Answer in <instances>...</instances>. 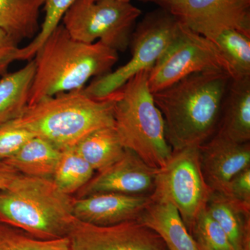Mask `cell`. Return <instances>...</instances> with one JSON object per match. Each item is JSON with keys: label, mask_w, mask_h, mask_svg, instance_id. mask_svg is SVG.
I'll return each instance as SVG.
<instances>
[{"label": "cell", "mask_w": 250, "mask_h": 250, "mask_svg": "<svg viewBox=\"0 0 250 250\" xmlns=\"http://www.w3.org/2000/svg\"><path fill=\"white\" fill-rule=\"evenodd\" d=\"M19 49L18 44L0 29V78L7 73L9 65L17 61Z\"/></svg>", "instance_id": "obj_29"}, {"label": "cell", "mask_w": 250, "mask_h": 250, "mask_svg": "<svg viewBox=\"0 0 250 250\" xmlns=\"http://www.w3.org/2000/svg\"><path fill=\"white\" fill-rule=\"evenodd\" d=\"M21 175L12 166L0 161V190L9 187Z\"/></svg>", "instance_id": "obj_30"}, {"label": "cell", "mask_w": 250, "mask_h": 250, "mask_svg": "<svg viewBox=\"0 0 250 250\" xmlns=\"http://www.w3.org/2000/svg\"><path fill=\"white\" fill-rule=\"evenodd\" d=\"M197 245H198L199 248H200V250H212L209 249V248H207V247L202 246V245L198 244V243H197Z\"/></svg>", "instance_id": "obj_32"}, {"label": "cell", "mask_w": 250, "mask_h": 250, "mask_svg": "<svg viewBox=\"0 0 250 250\" xmlns=\"http://www.w3.org/2000/svg\"><path fill=\"white\" fill-rule=\"evenodd\" d=\"M223 192L236 200L250 203V167L235 175Z\"/></svg>", "instance_id": "obj_28"}, {"label": "cell", "mask_w": 250, "mask_h": 250, "mask_svg": "<svg viewBox=\"0 0 250 250\" xmlns=\"http://www.w3.org/2000/svg\"><path fill=\"white\" fill-rule=\"evenodd\" d=\"M205 71L225 72L232 78L229 64L217 46L181 23L178 36L149 70L148 85L154 93L188 75Z\"/></svg>", "instance_id": "obj_9"}, {"label": "cell", "mask_w": 250, "mask_h": 250, "mask_svg": "<svg viewBox=\"0 0 250 250\" xmlns=\"http://www.w3.org/2000/svg\"><path fill=\"white\" fill-rule=\"evenodd\" d=\"M231 80L225 72H197L152 93L172 151L199 147L215 134Z\"/></svg>", "instance_id": "obj_1"}, {"label": "cell", "mask_w": 250, "mask_h": 250, "mask_svg": "<svg viewBox=\"0 0 250 250\" xmlns=\"http://www.w3.org/2000/svg\"><path fill=\"white\" fill-rule=\"evenodd\" d=\"M9 123L62 151L95 130L114 126V98H93L83 89L58 94L29 105Z\"/></svg>", "instance_id": "obj_3"}, {"label": "cell", "mask_w": 250, "mask_h": 250, "mask_svg": "<svg viewBox=\"0 0 250 250\" xmlns=\"http://www.w3.org/2000/svg\"><path fill=\"white\" fill-rule=\"evenodd\" d=\"M181 23L168 10L146 15L131 36V58L123 66L92 81L83 91L95 99H104L139 72L150 70L178 36Z\"/></svg>", "instance_id": "obj_6"}, {"label": "cell", "mask_w": 250, "mask_h": 250, "mask_svg": "<svg viewBox=\"0 0 250 250\" xmlns=\"http://www.w3.org/2000/svg\"><path fill=\"white\" fill-rule=\"evenodd\" d=\"M164 9L208 40L230 29L250 36V0H174Z\"/></svg>", "instance_id": "obj_10"}, {"label": "cell", "mask_w": 250, "mask_h": 250, "mask_svg": "<svg viewBox=\"0 0 250 250\" xmlns=\"http://www.w3.org/2000/svg\"><path fill=\"white\" fill-rule=\"evenodd\" d=\"M158 170L148 166L132 151L126 149L119 160L94 174L75 197L81 198L102 192L150 195Z\"/></svg>", "instance_id": "obj_12"}, {"label": "cell", "mask_w": 250, "mask_h": 250, "mask_svg": "<svg viewBox=\"0 0 250 250\" xmlns=\"http://www.w3.org/2000/svg\"><path fill=\"white\" fill-rule=\"evenodd\" d=\"M235 250H250V203L223 192H212L207 206Z\"/></svg>", "instance_id": "obj_16"}, {"label": "cell", "mask_w": 250, "mask_h": 250, "mask_svg": "<svg viewBox=\"0 0 250 250\" xmlns=\"http://www.w3.org/2000/svg\"><path fill=\"white\" fill-rule=\"evenodd\" d=\"M45 0H0V29L18 44L40 31L39 15Z\"/></svg>", "instance_id": "obj_19"}, {"label": "cell", "mask_w": 250, "mask_h": 250, "mask_svg": "<svg viewBox=\"0 0 250 250\" xmlns=\"http://www.w3.org/2000/svg\"><path fill=\"white\" fill-rule=\"evenodd\" d=\"M141 11L130 2L118 0H75L62 18V24L75 40L100 41L117 52L131 42Z\"/></svg>", "instance_id": "obj_7"}, {"label": "cell", "mask_w": 250, "mask_h": 250, "mask_svg": "<svg viewBox=\"0 0 250 250\" xmlns=\"http://www.w3.org/2000/svg\"><path fill=\"white\" fill-rule=\"evenodd\" d=\"M34 58L35 74L28 106L58 94L83 89L92 77L111 72L118 52L100 41L85 43L75 40L60 24Z\"/></svg>", "instance_id": "obj_2"}, {"label": "cell", "mask_w": 250, "mask_h": 250, "mask_svg": "<svg viewBox=\"0 0 250 250\" xmlns=\"http://www.w3.org/2000/svg\"><path fill=\"white\" fill-rule=\"evenodd\" d=\"M138 221L157 233L168 250H200L172 204L152 201Z\"/></svg>", "instance_id": "obj_17"}, {"label": "cell", "mask_w": 250, "mask_h": 250, "mask_svg": "<svg viewBox=\"0 0 250 250\" xmlns=\"http://www.w3.org/2000/svg\"><path fill=\"white\" fill-rule=\"evenodd\" d=\"M74 147L97 172L104 170L119 160L126 149L114 126L95 130Z\"/></svg>", "instance_id": "obj_21"}, {"label": "cell", "mask_w": 250, "mask_h": 250, "mask_svg": "<svg viewBox=\"0 0 250 250\" xmlns=\"http://www.w3.org/2000/svg\"><path fill=\"white\" fill-rule=\"evenodd\" d=\"M190 233L198 244L212 250H235L228 236L207 208L194 222Z\"/></svg>", "instance_id": "obj_26"}, {"label": "cell", "mask_w": 250, "mask_h": 250, "mask_svg": "<svg viewBox=\"0 0 250 250\" xmlns=\"http://www.w3.org/2000/svg\"><path fill=\"white\" fill-rule=\"evenodd\" d=\"M35 68L31 59L22 68L0 78V126L18 118L27 107Z\"/></svg>", "instance_id": "obj_20"}, {"label": "cell", "mask_w": 250, "mask_h": 250, "mask_svg": "<svg viewBox=\"0 0 250 250\" xmlns=\"http://www.w3.org/2000/svg\"><path fill=\"white\" fill-rule=\"evenodd\" d=\"M198 150L202 174L213 192L225 191L235 175L250 167V142H235L218 131Z\"/></svg>", "instance_id": "obj_13"}, {"label": "cell", "mask_w": 250, "mask_h": 250, "mask_svg": "<svg viewBox=\"0 0 250 250\" xmlns=\"http://www.w3.org/2000/svg\"><path fill=\"white\" fill-rule=\"evenodd\" d=\"M62 152L48 141L33 136L14 155L3 161L22 175L52 179Z\"/></svg>", "instance_id": "obj_18"}, {"label": "cell", "mask_w": 250, "mask_h": 250, "mask_svg": "<svg viewBox=\"0 0 250 250\" xmlns=\"http://www.w3.org/2000/svg\"><path fill=\"white\" fill-rule=\"evenodd\" d=\"M210 41L228 61L232 72L231 80L250 77V36L236 30L224 31Z\"/></svg>", "instance_id": "obj_23"}, {"label": "cell", "mask_w": 250, "mask_h": 250, "mask_svg": "<svg viewBox=\"0 0 250 250\" xmlns=\"http://www.w3.org/2000/svg\"><path fill=\"white\" fill-rule=\"evenodd\" d=\"M216 131L235 142H250V77L231 80Z\"/></svg>", "instance_id": "obj_15"}, {"label": "cell", "mask_w": 250, "mask_h": 250, "mask_svg": "<svg viewBox=\"0 0 250 250\" xmlns=\"http://www.w3.org/2000/svg\"><path fill=\"white\" fill-rule=\"evenodd\" d=\"M152 1H156V2L162 5L164 8H166L167 5L170 4V3L174 1V0H152Z\"/></svg>", "instance_id": "obj_31"}, {"label": "cell", "mask_w": 250, "mask_h": 250, "mask_svg": "<svg viewBox=\"0 0 250 250\" xmlns=\"http://www.w3.org/2000/svg\"><path fill=\"white\" fill-rule=\"evenodd\" d=\"M75 197L59 190L50 179L21 174L0 190V223L42 240L68 238L77 218Z\"/></svg>", "instance_id": "obj_4"}, {"label": "cell", "mask_w": 250, "mask_h": 250, "mask_svg": "<svg viewBox=\"0 0 250 250\" xmlns=\"http://www.w3.org/2000/svg\"><path fill=\"white\" fill-rule=\"evenodd\" d=\"M118 1H125V2H130V0H118Z\"/></svg>", "instance_id": "obj_33"}, {"label": "cell", "mask_w": 250, "mask_h": 250, "mask_svg": "<svg viewBox=\"0 0 250 250\" xmlns=\"http://www.w3.org/2000/svg\"><path fill=\"white\" fill-rule=\"evenodd\" d=\"M95 172L75 147H72L62 151L52 180L59 190L72 195L89 182Z\"/></svg>", "instance_id": "obj_22"}, {"label": "cell", "mask_w": 250, "mask_h": 250, "mask_svg": "<svg viewBox=\"0 0 250 250\" xmlns=\"http://www.w3.org/2000/svg\"><path fill=\"white\" fill-rule=\"evenodd\" d=\"M0 250H72L69 238L42 240L21 229L0 223Z\"/></svg>", "instance_id": "obj_24"}, {"label": "cell", "mask_w": 250, "mask_h": 250, "mask_svg": "<svg viewBox=\"0 0 250 250\" xmlns=\"http://www.w3.org/2000/svg\"><path fill=\"white\" fill-rule=\"evenodd\" d=\"M152 202L149 195L116 192L93 194L74 200L73 215L83 223L110 226L138 220Z\"/></svg>", "instance_id": "obj_14"}, {"label": "cell", "mask_w": 250, "mask_h": 250, "mask_svg": "<svg viewBox=\"0 0 250 250\" xmlns=\"http://www.w3.org/2000/svg\"><path fill=\"white\" fill-rule=\"evenodd\" d=\"M33 136L26 130L9 123L0 126V161L6 160L14 155Z\"/></svg>", "instance_id": "obj_27"}, {"label": "cell", "mask_w": 250, "mask_h": 250, "mask_svg": "<svg viewBox=\"0 0 250 250\" xmlns=\"http://www.w3.org/2000/svg\"><path fill=\"white\" fill-rule=\"evenodd\" d=\"M212 192L202 174L198 147H190L173 151L167 164L158 170L149 196L153 202L172 204L190 232Z\"/></svg>", "instance_id": "obj_8"}, {"label": "cell", "mask_w": 250, "mask_h": 250, "mask_svg": "<svg viewBox=\"0 0 250 250\" xmlns=\"http://www.w3.org/2000/svg\"><path fill=\"white\" fill-rule=\"evenodd\" d=\"M75 0H45L44 3L45 18L41 25L38 35L28 45L20 47L18 61H30L34 58L36 52L45 42L49 34L59 24L64 15L73 4Z\"/></svg>", "instance_id": "obj_25"}, {"label": "cell", "mask_w": 250, "mask_h": 250, "mask_svg": "<svg viewBox=\"0 0 250 250\" xmlns=\"http://www.w3.org/2000/svg\"><path fill=\"white\" fill-rule=\"evenodd\" d=\"M149 72H139L112 93L114 128L125 149L134 152L150 167L161 169L173 151L166 139L164 118L149 90Z\"/></svg>", "instance_id": "obj_5"}, {"label": "cell", "mask_w": 250, "mask_h": 250, "mask_svg": "<svg viewBox=\"0 0 250 250\" xmlns=\"http://www.w3.org/2000/svg\"><path fill=\"white\" fill-rule=\"evenodd\" d=\"M68 238L72 250H168L157 233L138 220L98 226L77 219Z\"/></svg>", "instance_id": "obj_11"}]
</instances>
